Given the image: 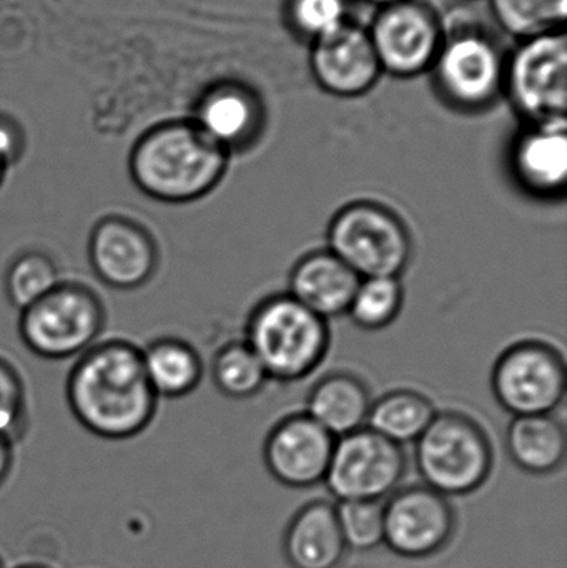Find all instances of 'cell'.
Masks as SVG:
<instances>
[{
  "mask_svg": "<svg viewBox=\"0 0 567 568\" xmlns=\"http://www.w3.org/2000/svg\"><path fill=\"white\" fill-rule=\"evenodd\" d=\"M67 400L93 436L125 440L152 424L159 396L146 379L142 349L105 341L80 354L67 379Z\"/></svg>",
  "mask_w": 567,
  "mask_h": 568,
  "instance_id": "obj_1",
  "label": "cell"
},
{
  "mask_svg": "<svg viewBox=\"0 0 567 568\" xmlns=\"http://www.w3.org/2000/svg\"><path fill=\"white\" fill-rule=\"evenodd\" d=\"M230 153L195 122L175 120L146 130L129 156L136 189L160 203L183 205L212 193L229 170Z\"/></svg>",
  "mask_w": 567,
  "mask_h": 568,
  "instance_id": "obj_2",
  "label": "cell"
},
{
  "mask_svg": "<svg viewBox=\"0 0 567 568\" xmlns=\"http://www.w3.org/2000/svg\"><path fill=\"white\" fill-rule=\"evenodd\" d=\"M245 343L269 377L296 383L325 359L330 327L326 320L288 293L273 294L260 301L250 314Z\"/></svg>",
  "mask_w": 567,
  "mask_h": 568,
  "instance_id": "obj_3",
  "label": "cell"
},
{
  "mask_svg": "<svg viewBox=\"0 0 567 568\" xmlns=\"http://www.w3.org/2000/svg\"><path fill=\"white\" fill-rule=\"evenodd\" d=\"M416 467L423 484L446 497L468 496L492 476L493 446L485 429L455 410L436 413L416 439Z\"/></svg>",
  "mask_w": 567,
  "mask_h": 568,
  "instance_id": "obj_4",
  "label": "cell"
},
{
  "mask_svg": "<svg viewBox=\"0 0 567 568\" xmlns=\"http://www.w3.org/2000/svg\"><path fill=\"white\" fill-rule=\"evenodd\" d=\"M328 250L360 278H399L413 258L408 226L388 206L360 200L340 209L326 230Z\"/></svg>",
  "mask_w": 567,
  "mask_h": 568,
  "instance_id": "obj_5",
  "label": "cell"
},
{
  "mask_svg": "<svg viewBox=\"0 0 567 568\" xmlns=\"http://www.w3.org/2000/svg\"><path fill=\"white\" fill-rule=\"evenodd\" d=\"M105 326L99 294L80 283L60 282L42 300L20 311L19 333L30 353L69 359L95 344Z\"/></svg>",
  "mask_w": 567,
  "mask_h": 568,
  "instance_id": "obj_6",
  "label": "cell"
},
{
  "mask_svg": "<svg viewBox=\"0 0 567 568\" xmlns=\"http://www.w3.org/2000/svg\"><path fill=\"white\" fill-rule=\"evenodd\" d=\"M436 90L453 109L482 112L505 92L506 57L482 30H459L443 40L432 67Z\"/></svg>",
  "mask_w": 567,
  "mask_h": 568,
  "instance_id": "obj_7",
  "label": "cell"
},
{
  "mask_svg": "<svg viewBox=\"0 0 567 568\" xmlns=\"http://www.w3.org/2000/svg\"><path fill=\"white\" fill-rule=\"evenodd\" d=\"M505 92L528 125L566 122L565 30L522 40L506 60Z\"/></svg>",
  "mask_w": 567,
  "mask_h": 568,
  "instance_id": "obj_8",
  "label": "cell"
},
{
  "mask_svg": "<svg viewBox=\"0 0 567 568\" xmlns=\"http://www.w3.org/2000/svg\"><path fill=\"white\" fill-rule=\"evenodd\" d=\"M403 446L369 427L338 437L323 483L340 503H385L406 473Z\"/></svg>",
  "mask_w": 567,
  "mask_h": 568,
  "instance_id": "obj_9",
  "label": "cell"
},
{
  "mask_svg": "<svg viewBox=\"0 0 567 568\" xmlns=\"http://www.w3.org/2000/svg\"><path fill=\"white\" fill-rule=\"evenodd\" d=\"M492 386L499 406L515 417L553 414L566 396L565 359L541 341L513 344L496 361Z\"/></svg>",
  "mask_w": 567,
  "mask_h": 568,
  "instance_id": "obj_10",
  "label": "cell"
},
{
  "mask_svg": "<svg viewBox=\"0 0 567 568\" xmlns=\"http://www.w3.org/2000/svg\"><path fill=\"white\" fill-rule=\"evenodd\" d=\"M383 73L413 79L432 70L442 49V23L419 0L382 7L368 29Z\"/></svg>",
  "mask_w": 567,
  "mask_h": 568,
  "instance_id": "obj_11",
  "label": "cell"
},
{
  "mask_svg": "<svg viewBox=\"0 0 567 568\" xmlns=\"http://www.w3.org/2000/svg\"><path fill=\"white\" fill-rule=\"evenodd\" d=\"M385 544L405 559H428L445 550L456 534V513L449 497L428 486L396 489L383 503Z\"/></svg>",
  "mask_w": 567,
  "mask_h": 568,
  "instance_id": "obj_12",
  "label": "cell"
},
{
  "mask_svg": "<svg viewBox=\"0 0 567 568\" xmlns=\"http://www.w3.org/2000/svg\"><path fill=\"white\" fill-rule=\"evenodd\" d=\"M89 262L105 286L139 290L159 270V245L152 233L135 220L110 215L99 220L90 232Z\"/></svg>",
  "mask_w": 567,
  "mask_h": 568,
  "instance_id": "obj_13",
  "label": "cell"
},
{
  "mask_svg": "<svg viewBox=\"0 0 567 568\" xmlns=\"http://www.w3.org/2000/svg\"><path fill=\"white\" fill-rule=\"evenodd\" d=\"M335 443L336 437L308 414H292L266 437L263 459L283 486L310 489L325 480Z\"/></svg>",
  "mask_w": 567,
  "mask_h": 568,
  "instance_id": "obj_14",
  "label": "cell"
},
{
  "mask_svg": "<svg viewBox=\"0 0 567 568\" xmlns=\"http://www.w3.org/2000/svg\"><path fill=\"white\" fill-rule=\"evenodd\" d=\"M310 67L316 83L340 99L365 95L383 73L368 30L352 22L313 42Z\"/></svg>",
  "mask_w": 567,
  "mask_h": 568,
  "instance_id": "obj_15",
  "label": "cell"
},
{
  "mask_svg": "<svg viewBox=\"0 0 567 568\" xmlns=\"http://www.w3.org/2000/svg\"><path fill=\"white\" fill-rule=\"evenodd\" d=\"M567 122L528 125L513 142L509 166L516 183L531 196L555 200L567 183Z\"/></svg>",
  "mask_w": 567,
  "mask_h": 568,
  "instance_id": "obj_16",
  "label": "cell"
},
{
  "mask_svg": "<svg viewBox=\"0 0 567 568\" xmlns=\"http://www.w3.org/2000/svg\"><path fill=\"white\" fill-rule=\"evenodd\" d=\"M263 106L245 87L222 85L200 100L193 122L226 152L250 149L263 132Z\"/></svg>",
  "mask_w": 567,
  "mask_h": 568,
  "instance_id": "obj_17",
  "label": "cell"
},
{
  "mask_svg": "<svg viewBox=\"0 0 567 568\" xmlns=\"http://www.w3.org/2000/svg\"><path fill=\"white\" fill-rule=\"evenodd\" d=\"M360 278L335 253L316 250L303 256L290 273V296L323 320L348 313Z\"/></svg>",
  "mask_w": 567,
  "mask_h": 568,
  "instance_id": "obj_18",
  "label": "cell"
},
{
  "mask_svg": "<svg viewBox=\"0 0 567 568\" xmlns=\"http://www.w3.org/2000/svg\"><path fill=\"white\" fill-rule=\"evenodd\" d=\"M346 550L336 506L328 500L305 504L283 534V556L292 568H336Z\"/></svg>",
  "mask_w": 567,
  "mask_h": 568,
  "instance_id": "obj_19",
  "label": "cell"
},
{
  "mask_svg": "<svg viewBox=\"0 0 567 568\" xmlns=\"http://www.w3.org/2000/svg\"><path fill=\"white\" fill-rule=\"evenodd\" d=\"M368 387L350 373H332L313 386L306 414L336 439L366 426L372 407Z\"/></svg>",
  "mask_w": 567,
  "mask_h": 568,
  "instance_id": "obj_20",
  "label": "cell"
},
{
  "mask_svg": "<svg viewBox=\"0 0 567 568\" xmlns=\"http://www.w3.org/2000/svg\"><path fill=\"white\" fill-rule=\"evenodd\" d=\"M506 449L519 469L533 476H548L565 464V426L553 414L516 416L506 434Z\"/></svg>",
  "mask_w": 567,
  "mask_h": 568,
  "instance_id": "obj_21",
  "label": "cell"
},
{
  "mask_svg": "<svg viewBox=\"0 0 567 568\" xmlns=\"http://www.w3.org/2000/svg\"><path fill=\"white\" fill-rule=\"evenodd\" d=\"M142 361L146 379L159 399L186 396L203 377V363L195 347L175 337L153 341L142 349Z\"/></svg>",
  "mask_w": 567,
  "mask_h": 568,
  "instance_id": "obj_22",
  "label": "cell"
},
{
  "mask_svg": "<svg viewBox=\"0 0 567 568\" xmlns=\"http://www.w3.org/2000/svg\"><path fill=\"white\" fill-rule=\"evenodd\" d=\"M435 416V404L425 394L398 389L372 403L366 427L403 446L416 443Z\"/></svg>",
  "mask_w": 567,
  "mask_h": 568,
  "instance_id": "obj_23",
  "label": "cell"
},
{
  "mask_svg": "<svg viewBox=\"0 0 567 568\" xmlns=\"http://www.w3.org/2000/svg\"><path fill=\"white\" fill-rule=\"evenodd\" d=\"M498 26L519 40L565 30L567 0H489Z\"/></svg>",
  "mask_w": 567,
  "mask_h": 568,
  "instance_id": "obj_24",
  "label": "cell"
},
{
  "mask_svg": "<svg viewBox=\"0 0 567 568\" xmlns=\"http://www.w3.org/2000/svg\"><path fill=\"white\" fill-rule=\"evenodd\" d=\"M212 374L220 393L232 399L255 396L270 379L265 367L245 341L225 344L213 359Z\"/></svg>",
  "mask_w": 567,
  "mask_h": 568,
  "instance_id": "obj_25",
  "label": "cell"
},
{
  "mask_svg": "<svg viewBox=\"0 0 567 568\" xmlns=\"http://www.w3.org/2000/svg\"><path fill=\"white\" fill-rule=\"evenodd\" d=\"M403 297L399 278H363L346 314L362 329H385L398 317Z\"/></svg>",
  "mask_w": 567,
  "mask_h": 568,
  "instance_id": "obj_26",
  "label": "cell"
},
{
  "mask_svg": "<svg viewBox=\"0 0 567 568\" xmlns=\"http://www.w3.org/2000/svg\"><path fill=\"white\" fill-rule=\"evenodd\" d=\"M62 282L50 256L27 252L10 263L6 273V294L16 310L23 311L42 300Z\"/></svg>",
  "mask_w": 567,
  "mask_h": 568,
  "instance_id": "obj_27",
  "label": "cell"
},
{
  "mask_svg": "<svg viewBox=\"0 0 567 568\" xmlns=\"http://www.w3.org/2000/svg\"><path fill=\"white\" fill-rule=\"evenodd\" d=\"M340 530L346 549L368 552L385 540V510L383 503L348 500L336 506Z\"/></svg>",
  "mask_w": 567,
  "mask_h": 568,
  "instance_id": "obj_28",
  "label": "cell"
},
{
  "mask_svg": "<svg viewBox=\"0 0 567 568\" xmlns=\"http://www.w3.org/2000/svg\"><path fill=\"white\" fill-rule=\"evenodd\" d=\"M286 12L290 26L312 43L350 22L346 0H288Z\"/></svg>",
  "mask_w": 567,
  "mask_h": 568,
  "instance_id": "obj_29",
  "label": "cell"
},
{
  "mask_svg": "<svg viewBox=\"0 0 567 568\" xmlns=\"http://www.w3.org/2000/svg\"><path fill=\"white\" fill-rule=\"evenodd\" d=\"M29 429L26 386L12 364L0 357V436L22 439Z\"/></svg>",
  "mask_w": 567,
  "mask_h": 568,
  "instance_id": "obj_30",
  "label": "cell"
},
{
  "mask_svg": "<svg viewBox=\"0 0 567 568\" xmlns=\"http://www.w3.org/2000/svg\"><path fill=\"white\" fill-rule=\"evenodd\" d=\"M13 464V443L0 436V486L9 477Z\"/></svg>",
  "mask_w": 567,
  "mask_h": 568,
  "instance_id": "obj_31",
  "label": "cell"
},
{
  "mask_svg": "<svg viewBox=\"0 0 567 568\" xmlns=\"http://www.w3.org/2000/svg\"><path fill=\"white\" fill-rule=\"evenodd\" d=\"M360 2L368 3V6L382 7L392 6V3L402 2V0H360Z\"/></svg>",
  "mask_w": 567,
  "mask_h": 568,
  "instance_id": "obj_32",
  "label": "cell"
},
{
  "mask_svg": "<svg viewBox=\"0 0 567 568\" xmlns=\"http://www.w3.org/2000/svg\"><path fill=\"white\" fill-rule=\"evenodd\" d=\"M10 165L7 163V160L0 155V186H2L3 180L7 179V173H9Z\"/></svg>",
  "mask_w": 567,
  "mask_h": 568,
  "instance_id": "obj_33",
  "label": "cell"
},
{
  "mask_svg": "<svg viewBox=\"0 0 567 568\" xmlns=\"http://www.w3.org/2000/svg\"><path fill=\"white\" fill-rule=\"evenodd\" d=\"M19 568H47V567H40V566H23Z\"/></svg>",
  "mask_w": 567,
  "mask_h": 568,
  "instance_id": "obj_34",
  "label": "cell"
},
{
  "mask_svg": "<svg viewBox=\"0 0 567 568\" xmlns=\"http://www.w3.org/2000/svg\"><path fill=\"white\" fill-rule=\"evenodd\" d=\"M0 568H6L3 567L2 560H0Z\"/></svg>",
  "mask_w": 567,
  "mask_h": 568,
  "instance_id": "obj_35",
  "label": "cell"
}]
</instances>
